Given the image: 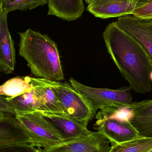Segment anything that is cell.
Returning <instances> with one entry per match:
<instances>
[{
	"label": "cell",
	"instance_id": "6da1fadb",
	"mask_svg": "<svg viewBox=\"0 0 152 152\" xmlns=\"http://www.w3.org/2000/svg\"><path fill=\"white\" fill-rule=\"evenodd\" d=\"M103 37L108 53L131 89L142 94L151 92L152 61L143 46L116 21L106 27Z\"/></svg>",
	"mask_w": 152,
	"mask_h": 152
},
{
	"label": "cell",
	"instance_id": "7a4b0ae2",
	"mask_svg": "<svg viewBox=\"0 0 152 152\" xmlns=\"http://www.w3.org/2000/svg\"><path fill=\"white\" fill-rule=\"evenodd\" d=\"M20 56L37 77L61 82L65 80L57 45L47 35L30 28L19 32Z\"/></svg>",
	"mask_w": 152,
	"mask_h": 152
},
{
	"label": "cell",
	"instance_id": "3957f363",
	"mask_svg": "<svg viewBox=\"0 0 152 152\" xmlns=\"http://www.w3.org/2000/svg\"><path fill=\"white\" fill-rule=\"evenodd\" d=\"M15 117L28 137L29 144L45 149L64 142L58 130L41 112L17 113Z\"/></svg>",
	"mask_w": 152,
	"mask_h": 152
},
{
	"label": "cell",
	"instance_id": "277c9868",
	"mask_svg": "<svg viewBox=\"0 0 152 152\" xmlns=\"http://www.w3.org/2000/svg\"><path fill=\"white\" fill-rule=\"evenodd\" d=\"M66 116L87 126L96 112L88 100L67 82L55 81L52 86Z\"/></svg>",
	"mask_w": 152,
	"mask_h": 152
},
{
	"label": "cell",
	"instance_id": "5b68a950",
	"mask_svg": "<svg viewBox=\"0 0 152 152\" xmlns=\"http://www.w3.org/2000/svg\"><path fill=\"white\" fill-rule=\"evenodd\" d=\"M69 81L76 90L88 100L96 112L107 106H130L133 103L130 87L117 89L96 88L83 85L73 77Z\"/></svg>",
	"mask_w": 152,
	"mask_h": 152
},
{
	"label": "cell",
	"instance_id": "8992f818",
	"mask_svg": "<svg viewBox=\"0 0 152 152\" xmlns=\"http://www.w3.org/2000/svg\"><path fill=\"white\" fill-rule=\"evenodd\" d=\"M111 148L110 141L99 131L92 132L88 136L64 142L44 152H109Z\"/></svg>",
	"mask_w": 152,
	"mask_h": 152
},
{
	"label": "cell",
	"instance_id": "52a82bcc",
	"mask_svg": "<svg viewBox=\"0 0 152 152\" xmlns=\"http://www.w3.org/2000/svg\"><path fill=\"white\" fill-rule=\"evenodd\" d=\"M116 22L143 46L152 61V20L141 19L130 14L119 17Z\"/></svg>",
	"mask_w": 152,
	"mask_h": 152
},
{
	"label": "cell",
	"instance_id": "ba28073f",
	"mask_svg": "<svg viewBox=\"0 0 152 152\" xmlns=\"http://www.w3.org/2000/svg\"><path fill=\"white\" fill-rule=\"evenodd\" d=\"M94 127L107 137L111 145L125 142L141 136L129 121L112 120L96 121Z\"/></svg>",
	"mask_w": 152,
	"mask_h": 152
},
{
	"label": "cell",
	"instance_id": "9c48e42d",
	"mask_svg": "<svg viewBox=\"0 0 152 152\" xmlns=\"http://www.w3.org/2000/svg\"><path fill=\"white\" fill-rule=\"evenodd\" d=\"M141 6L129 4L127 0H92L87 10L94 17L105 19L132 14Z\"/></svg>",
	"mask_w": 152,
	"mask_h": 152
},
{
	"label": "cell",
	"instance_id": "30bf717a",
	"mask_svg": "<svg viewBox=\"0 0 152 152\" xmlns=\"http://www.w3.org/2000/svg\"><path fill=\"white\" fill-rule=\"evenodd\" d=\"M27 81L34 87L37 95L42 103L45 112L56 115H66L58 98L52 86L55 81L26 76Z\"/></svg>",
	"mask_w": 152,
	"mask_h": 152
},
{
	"label": "cell",
	"instance_id": "8fae6325",
	"mask_svg": "<svg viewBox=\"0 0 152 152\" xmlns=\"http://www.w3.org/2000/svg\"><path fill=\"white\" fill-rule=\"evenodd\" d=\"M42 113L58 130L63 137L64 142L84 138L92 133L87 126L68 116L47 113Z\"/></svg>",
	"mask_w": 152,
	"mask_h": 152
},
{
	"label": "cell",
	"instance_id": "7c38bea8",
	"mask_svg": "<svg viewBox=\"0 0 152 152\" xmlns=\"http://www.w3.org/2000/svg\"><path fill=\"white\" fill-rule=\"evenodd\" d=\"M8 13L3 11L0 20V65L4 73L11 74L16 66V53L14 42L8 29Z\"/></svg>",
	"mask_w": 152,
	"mask_h": 152
},
{
	"label": "cell",
	"instance_id": "4fadbf2b",
	"mask_svg": "<svg viewBox=\"0 0 152 152\" xmlns=\"http://www.w3.org/2000/svg\"><path fill=\"white\" fill-rule=\"evenodd\" d=\"M26 144H29L28 137L15 116L6 115L0 118V148Z\"/></svg>",
	"mask_w": 152,
	"mask_h": 152
},
{
	"label": "cell",
	"instance_id": "5bb4252c",
	"mask_svg": "<svg viewBox=\"0 0 152 152\" xmlns=\"http://www.w3.org/2000/svg\"><path fill=\"white\" fill-rule=\"evenodd\" d=\"M130 123L143 137H152V99L133 102Z\"/></svg>",
	"mask_w": 152,
	"mask_h": 152
},
{
	"label": "cell",
	"instance_id": "9a60e30c",
	"mask_svg": "<svg viewBox=\"0 0 152 152\" xmlns=\"http://www.w3.org/2000/svg\"><path fill=\"white\" fill-rule=\"evenodd\" d=\"M48 15L72 21L80 18L85 10L83 0H46Z\"/></svg>",
	"mask_w": 152,
	"mask_h": 152
},
{
	"label": "cell",
	"instance_id": "2e32d148",
	"mask_svg": "<svg viewBox=\"0 0 152 152\" xmlns=\"http://www.w3.org/2000/svg\"><path fill=\"white\" fill-rule=\"evenodd\" d=\"M7 102L14 109L16 113L37 111L45 112L44 106L34 89L18 96L6 97Z\"/></svg>",
	"mask_w": 152,
	"mask_h": 152
},
{
	"label": "cell",
	"instance_id": "e0dca14e",
	"mask_svg": "<svg viewBox=\"0 0 152 152\" xmlns=\"http://www.w3.org/2000/svg\"><path fill=\"white\" fill-rule=\"evenodd\" d=\"M133 111L129 106H110L99 110L96 115V122L112 120L129 121L133 118Z\"/></svg>",
	"mask_w": 152,
	"mask_h": 152
},
{
	"label": "cell",
	"instance_id": "ac0fdd59",
	"mask_svg": "<svg viewBox=\"0 0 152 152\" xmlns=\"http://www.w3.org/2000/svg\"><path fill=\"white\" fill-rule=\"evenodd\" d=\"M33 89L34 87L27 81L26 77H16L0 86V95L15 97Z\"/></svg>",
	"mask_w": 152,
	"mask_h": 152
},
{
	"label": "cell",
	"instance_id": "d6986e66",
	"mask_svg": "<svg viewBox=\"0 0 152 152\" xmlns=\"http://www.w3.org/2000/svg\"><path fill=\"white\" fill-rule=\"evenodd\" d=\"M152 149V137L140 136L125 142L111 145L109 152H147Z\"/></svg>",
	"mask_w": 152,
	"mask_h": 152
},
{
	"label": "cell",
	"instance_id": "ffe728a7",
	"mask_svg": "<svg viewBox=\"0 0 152 152\" xmlns=\"http://www.w3.org/2000/svg\"><path fill=\"white\" fill-rule=\"evenodd\" d=\"M46 0H4L3 11L9 13L15 10L25 11L47 4Z\"/></svg>",
	"mask_w": 152,
	"mask_h": 152
},
{
	"label": "cell",
	"instance_id": "44dd1931",
	"mask_svg": "<svg viewBox=\"0 0 152 152\" xmlns=\"http://www.w3.org/2000/svg\"><path fill=\"white\" fill-rule=\"evenodd\" d=\"M0 152H44V151L41 147L26 144L1 147Z\"/></svg>",
	"mask_w": 152,
	"mask_h": 152
},
{
	"label": "cell",
	"instance_id": "7402d4cb",
	"mask_svg": "<svg viewBox=\"0 0 152 152\" xmlns=\"http://www.w3.org/2000/svg\"><path fill=\"white\" fill-rule=\"evenodd\" d=\"M132 14L141 19L152 20V0H149L145 4L135 9Z\"/></svg>",
	"mask_w": 152,
	"mask_h": 152
},
{
	"label": "cell",
	"instance_id": "603a6c76",
	"mask_svg": "<svg viewBox=\"0 0 152 152\" xmlns=\"http://www.w3.org/2000/svg\"><path fill=\"white\" fill-rule=\"evenodd\" d=\"M0 112L14 116L16 114L14 109L7 102L6 97L2 95H0Z\"/></svg>",
	"mask_w": 152,
	"mask_h": 152
},
{
	"label": "cell",
	"instance_id": "cb8c5ba5",
	"mask_svg": "<svg viewBox=\"0 0 152 152\" xmlns=\"http://www.w3.org/2000/svg\"><path fill=\"white\" fill-rule=\"evenodd\" d=\"M149 0H127L129 4L140 5L145 4Z\"/></svg>",
	"mask_w": 152,
	"mask_h": 152
},
{
	"label": "cell",
	"instance_id": "d4e9b609",
	"mask_svg": "<svg viewBox=\"0 0 152 152\" xmlns=\"http://www.w3.org/2000/svg\"><path fill=\"white\" fill-rule=\"evenodd\" d=\"M3 1L4 0H0V20H1L3 12L2 9V4Z\"/></svg>",
	"mask_w": 152,
	"mask_h": 152
},
{
	"label": "cell",
	"instance_id": "484cf974",
	"mask_svg": "<svg viewBox=\"0 0 152 152\" xmlns=\"http://www.w3.org/2000/svg\"><path fill=\"white\" fill-rule=\"evenodd\" d=\"M4 73V69L2 66L0 65V75L2 73Z\"/></svg>",
	"mask_w": 152,
	"mask_h": 152
},
{
	"label": "cell",
	"instance_id": "4316f807",
	"mask_svg": "<svg viewBox=\"0 0 152 152\" xmlns=\"http://www.w3.org/2000/svg\"><path fill=\"white\" fill-rule=\"evenodd\" d=\"M6 115H7V114H4V113H2L0 112V118H3V117H4V116Z\"/></svg>",
	"mask_w": 152,
	"mask_h": 152
},
{
	"label": "cell",
	"instance_id": "83f0119b",
	"mask_svg": "<svg viewBox=\"0 0 152 152\" xmlns=\"http://www.w3.org/2000/svg\"><path fill=\"white\" fill-rule=\"evenodd\" d=\"M91 1H92V0H85L86 2V3L87 4H88Z\"/></svg>",
	"mask_w": 152,
	"mask_h": 152
},
{
	"label": "cell",
	"instance_id": "f1b7e54d",
	"mask_svg": "<svg viewBox=\"0 0 152 152\" xmlns=\"http://www.w3.org/2000/svg\"><path fill=\"white\" fill-rule=\"evenodd\" d=\"M150 78H151V80L152 81V71L151 73V75H150Z\"/></svg>",
	"mask_w": 152,
	"mask_h": 152
},
{
	"label": "cell",
	"instance_id": "f546056e",
	"mask_svg": "<svg viewBox=\"0 0 152 152\" xmlns=\"http://www.w3.org/2000/svg\"><path fill=\"white\" fill-rule=\"evenodd\" d=\"M147 152H152V149H151V150H150V151H148Z\"/></svg>",
	"mask_w": 152,
	"mask_h": 152
}]
</instances>
